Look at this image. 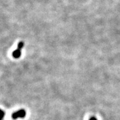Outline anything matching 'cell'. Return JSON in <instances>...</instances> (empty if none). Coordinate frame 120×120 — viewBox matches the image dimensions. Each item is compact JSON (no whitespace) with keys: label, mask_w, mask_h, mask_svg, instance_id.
<instances>
[{"label":"cell","mask_w":120,"mask_h":120,"mask_svg":"<svg viewBox=\"0 0 120 120\" xmlns=\"http://www.w3.org/2000/svg\"><path fill=\"white\" fill-rule=\"evenodd\" d=\"M26 116V111L23 109H21L13 113L12 115V118L14 120H16V119L19 118H25Z\"/></svg>","instance_id":"cell-2"},{"label":"cell","mask_w":120,"mask_h":120,"mask_svg":"<svg viewBox=\"0 0 120 120\" xmlns=\"http://www.w3.org/2000/svg\"><path fill=\"white\" fill-rule=\"evenodd\" d=\"M5 116V112L3 110L0 109V120H3L4 117Z\"/></svg>","instance_id":"cell-3"},{"label":"cell","mask_w":120,"mask_h":120,"mask_svg":"<svg viewBox=\"0 0 120 120\" xmlns=\"http://www.w3.org/2000/svg\"><path fill=\"white\" fill-rule=\"evenodd\" d=\"M90 120H97L96 118H95V117H91V118L90 119Z\"/></svg>","instance_id":"cell-4"},{"label":"cell","mask_w":120,"mask_h":120,"mask_svg":"<svg viewBox=\"0 0 120 120\" xmlns=\"http://www.w3.org/2000/svg\"><path fill=\"white\" fill-rule=\"evenodd\" d=\"M24 46V42L22 41L20 42L17 45V49H16L15 50H14L12 52V56L14 58H19L21 56V53H22V49L23 47Z\"/></svg>","instance_id":"cell-1"}]
</instances>
